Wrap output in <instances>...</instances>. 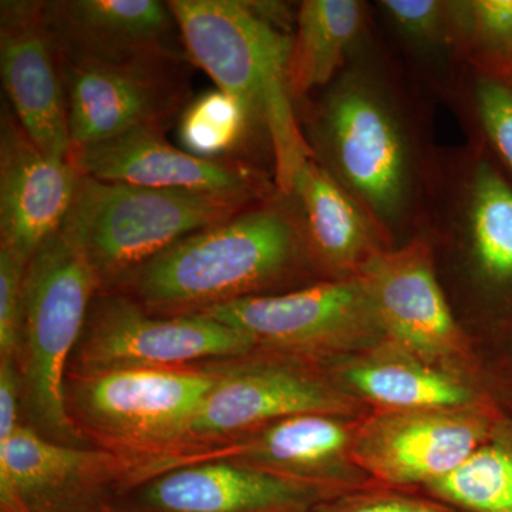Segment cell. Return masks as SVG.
Listing matches in <instances>:
<instances>
[{"mask_svg":"<svg viewBox=\"0 0 512 512\" xmlns=\"http://www.w3.org/2000/svg\"><path fill=\"white\" fill-rule=\"evenodd\" d=\"M439 501L471 512H512V420L446 477L427 485Z\"/></svg>","mask_w":512,"mask_h":512,"instance_id":"cell-24","label":"cell"},{"mask_svg":"<svg viewBox=\"0 0 512 512\" xmlns=\"http://www.w3.org/2000/svg\"><path fill=\"white\" fill-rule=\"evenodd\" d=\"M394 32L421 53H457L453 2L382 0L377 3Z\"/></svg>","mask_w":512,"mask_h":512,"instance_id":"cell-27","label":"cell"},{"mask_svg":"<svg viewBox=\"0 0 512 512\" xmlns=\"http://www.w3.org/2000/svg\"><path fill=\"white\" fill-rule=\"evenodd\" d=\"M456 52L474 63H512V0L453 2Z\"/></svg>","mask_w":512,"mask_h":512,"instance_id":"cell-26","label":"cell"},{"mask_svg":"<svg viewBox=\"0 0 512 512\" xmlns=\"http://www.w3.org/2000/svg\"><path fill=\"white\" fill-rule=\"evenodd\" d=\"M362 417L326 413L286 417L258 431L242 454L251 461L249 466L279 476L348 491L369 488L372 480L357 467L352 454Z\"/></svg>","mask_w":512,"mask_h":512,"instance_id":"cell-19","label":"cell"},{"mask_svg":"<svg viewBox=\"0 0 512 512\" xmlns=\"http://www.w3.org/2000/svg\"><path fill=\"white\" fill-rule=\"evenodd\" d=\"M389 488V487H387ZM319 512H458L439 500L376 487L350 491L316 508Z\"/></svg>","mask_w":512,"mask_h":512,"instance_id":"cell-30","label":"cell"},{"mask_svg":"<svg viewBox=\"0 0 512 512\" xmlns=\"http://www.w3.org/2000/svg\"><path fill=\"white\" fill-rule=\"evenodd\" d=\"M348 493L252 466L211 463L164 474L147 485L143 500L163 512H308Z\"/></svg>","mask_w":512,"mask_h":512,"instance_id":"cell-18","label":"cell"},{"mask_svg":"<svg viewBox=\"0 0 512 512\" xmlns=\"http://www.w3.org/2000/svg\"><path fill=\"white\" fill-rule=\"evenodd\" d=\"M19 375L13 357L0 363V443L10 439L18 429Z\"/></svg>","mask_w":512,"mask_h":512,"instance_id":"cell-31","label":"cell"},{"mask_svg":"<svg viewBox=\"0 0 512 512\" xmlns=\"http://www.w3.org/2000/svg\"><path fill=\"white\" fill-rule=\"evenodd\" d=\"M491 379H493L494 389L491 397L500 407L501 412L512 420V340L505 346Z\"/></svg>","mask_w":512,"mask_h":512,"instance_id":"cell-32","label":"cell"},{"mask_svg":"<svg viewBox=\"0 0 512 512\" xmlns=\"http://www.w3.org/2000/svg\"><path fill=\"white\" fill-rule=\"evenodd\" d=\"M43 22L62 62L180 64V28L160 0L43 2ZM187 55V53H185Z\"/></svg>","mask_w":512,"mask_h":512,"instance_id":"cell-11","label":"cell"},{"mask_svg":"<svg viewBox=\"0 0 512 512\" xmlns=\"http://www.w3.org/2000/svg\"><path fill=\"white\" fill-rule=\"evenodd\" d=\"M218 376L168 367L101 370L84 380L79 404L103 433L128 443L183 439Z\"/></svg>","mask_w":512,"mask_h":512,"instance_id":"cell-14","label":"cell"},{"mask_svg":"<svg viewBox=\"0 0 512 512\" xmlns=\"http://www.w3.org/2000/svg\"><path fill=\"white\" fill-rule=\"evenodd\" d=\"M70 161L80 174L104 183L187 191L256 204L278 188L244 161H212L168 143L161 128H136L121 136L74 147Z\"/></svg>","mask_w":512,"mask_h":512,"instance_id":"cell-10","label":"cell"},{"mask_svg":"<svg viewBox=\"0 0 512 512\" xmlns=\"http://www.w3.org/2000/svg\"><path fill=\"white\" fill-rule=\"evenodd\" d=\"M505 414L493 397L463 409L373 410L353 441V460L373 484H433L491 440Z\"/></svg>","mask_w":512,"mask_h":512,"instance_id":"cell-9","label":"cell"},{"mask_svg":"<svg viewBox=\"0 0 512 512\" xmlns=\"http://www.w3.org/2000/svg\"><path fill=\"white\" fill-rule=\"evenodd\" d=\"M168 6L188 59L248 110L271 148L276 188L288 194L312 158L292 94L293 33L244 0H170Z\"/></svg>","mask_w":512,"mask_h":512,"instance_id":"cell-3","label":"cell"},{"mask_svg":"<svg viewBox=\"0 0 512 512\" xmlns=\"http://www.w3.org/2000/svg\"><path fill=\"white\" fill-rule=\"evenodd\" d=\"M178 141L191 156L212 161H241L238 154L259 133L248 110L220 89L188 101L178 116Z\"/></svg>","mask_w":512,"mask_h":512,"instance_id":"cell-25","label":"cell"},{"mask_svg":"<svg viewBox=\"0 0 512 512\" xmlns=\"http://www.w3.org/2000/svg\"><path fill=\"white\" fill-rule=\"evenodd\" d=\"M306 262L312 259L295 202L276 191L178 242L127 282L148 308L198 313L264 295Z\"/></svg>","mask_w":512,"mask_h":512,"instance_id":"cell-2","label":"cell"},{"mask_svg":"<svg viewBox=\"0 0 512 512\" xmlns=\"http://www.w3.org/2000/svg\"><path fill=\"white\" fill-rule=\"evenodd\" d=\"M333 382L375 410L463 409L490 400L463 377L429 365L384 340L375 348L339 359Z\"/></svg>","mask_w":512,"mask_h":512,"instance_id":"cell-21","label":"cell"},{"mask_svg":"<svg viewBox=\"0 0 512 512\" xmlns=\"http://www.w3.org/2000/svg\"><path fill=\"white\" fill-rule=\"evenodd\" d=\"M254 340L204 315L153 318L126 298H107L93 311L83 362L92 372L168 367L204 357L239 356Z\"/></svg>","mask_w":512,"mask_h":512,"instance_id":"cell-12","label":"cell"},{"mask_svg":"<svg viewBox=\"0 0 512 512\" xmlns=\"http://www.w3.org/2000/svg\"><path fill=\"white\" fill-rule=\"evenodd\" d=\"M74 147L136 128H161L187 106L178 64L74 63L59 60Z\"/></svg>","mask_w":512,"mask_h":512,"instance_id":"cell-13","label":"cell"},{"mask_svg":"<svg viewBox=\"0 0 512 512\" xmlns=\"http://www.w3.org/2000/svg\"><path fill=\"white\" fill-rule=\"evenodd\" d=\"M386 340L403 352L463 377L478 375L471 340L440 285L429 239L384 249L357 276Z\"/></svg>","mask_w":512,"mask_h":512,"instance_id":"cell-8","label":"cell"},{"mask_svg":"<svg viewBox=\"0 0 512 512\" xmlns=\"http://www.w3.org/2000/svg\"><path fill=\"white\" fill-rule=\"evenodd\" d=\"M366 3L305 0L295 15L291 56L293 99L328 87L348 66L366 28Z\"/></svg>","mask_w":512,"mask_h":512,"instance_id":"cell-22","label":"cell"},{"mask_svg":"<svg viewBox=\"0 0 512 512\" xmlns=\"http://www.w3.org/2000/svg\"><path fill=\"white\" fill-rule=\"evenodd\" d=\"M0 74L9 106L49 156L72 154L59 57L43 22V2L0 3Z\"/></svg>","mask_w":512,"mask_h":512,"instance_id":"cell-15","label":"cell"},{"mask_svg":"<svg viewBox=\"0 0 512 512\" xmlns=\"http://www.w3.org/2000/svg\"><path fill=\"white\" fill-rule=\"evenodd\" d=\"M251 205L197 192L104 183L80 174L62 229L89 259L101 285L128 281L178 242Z\"/></svg>","mask_w":512,"mask_h":512,"instance_id":"cell-4","label":"cell"},{"mask_svg":"<svg viewBox=\"0 0 512 512\" xmlns=\"http://www.w3.org/2000/svg\"><path fill=\"white\" fill-rule=\"evenodd\" d=\"M468 107L488 144L512 171V87L493 74H474Z\"/></svg>","mask_w":512,"mask_h":512,"instance_id":"cell-28","label":"cell"},{"mask_svg":"<svg viewBox=\"0 0 512 512\" xmlns=\"http://www.w3.org/2000/svg\"><path fill=\"white\" fill-rule=\"evenodd\" d=\"M419 234L457 248L483 288L512 306V187L481 151L437 154Z\"/></svg>","mask_w":512,"mask_h":512,"instance_id":"cell-6","label":"cell"},{"mask_svg":"<svg viewBox=\"0 0 512 512\" xmlns=\"http://www.w3.org/2000/svg\"><path fill=\"white\" fill-rule=\"evenodd\" d=\"M80 173L72 161L49 156L10 106L0 119V248L29 264L36 249L62 229Z\"/></svg>","mask_w":512,"mask_h":512,"instance_id":"cell-17","label":"cell"},{"mask_svg":"<svg viewBox=\"0 0 512 512\" xmlns=\"http://www.w3.org/2000/svg\"><path fill=\"white\" fill-rule=\"evenodd\" d=\"M110 457L43 439L19 426L0 443V491L3 503L39 500L59 493L87 474L96 473Z\"/></svg>","mask_w":512,"mask_h":512,"instance_id":"cell-23","label":"cell"},{"mask_svg":"<svg viewBox=\"0 0 512 512\" xmlns=\"http://www.w3.org/2000/svg\"><path fill=\"white\" fill-rule=\"evenodd\" d=\"M25 262L9 249L0 248V352L15 356L22 345L23 279Z\"/></svg>","mask_w":512,"mask_h":512,"instance_id":"cell-29","label":"cell"},{"mask_svg":"<svg viewBox=\"0 0 512 512\" xmlns=\"http://www.w3.org/2000/svg\"><path fill=\"white\" fill-rule=\"evenodd\" d=\"M387 67L360 55L323 89L306 120V144L390 248L419 235L437 154L406 89Z\"/></svg>","mask_w":512,"mask_h":512,"instance_id":"cell-1","label":"cell"},{"mask_svg":"<svg viewBox=\"0 0 512 512\" xmlns=\"http://www.w3.org/2000/svg\"><path fill=\"white\" fill-rule=\"evenodd\" d=\"M306 413L362 417L363 409L333 380L289 366H245L218 376L185 437L228 436Z\"/></svg>","mask_w":512,"mask_h":512,"instance_id":"cell-16","label":"cell"},{"mask_svg":"<svg viewBox=\"0 0 512 512\" xmlns=\"http://www.w3.org/2000/svg\"><path fill=\"white\" fill-rule=\"evenodd\" d=\"M99 276L63 229L36 249L23 279L25 387L30 412L57 439L77 441L64 400V369L79 339Z\"/></svg>","mask_w":512,"mask_h":512,"instance_id":"cell-5","label":"cell"},{"mask_svg":"<svg viewBox=\"0 0 512 512\" xmlns=\"http://www.w3.org/2000/svg\"><path fill=\"white\" fill-rule=\"evenodd\" d=\"M245 333L255 345L343 359L386 340L359 278L323 281L279 295H258L198 312Z\"/></svg>","mask_w":512,"mask_h":512,"instance_id":"cell-7","label":"cell"},{"mask_svg":"<svg viewBox=\"0 0 512 512\" xmlns=\"http://www.w3.org/2000/svg\"><path fill=\"white\" fill-rule=\"evenodd\" d=\"M295 202L312 264L330 281L357 278L384 249L382 235L356 201L313 157L293 177Z\"/></svg>","mask_w":512,"mask_h":512,"instance_id":"cell-20","label":"cell"}]
</instances>
